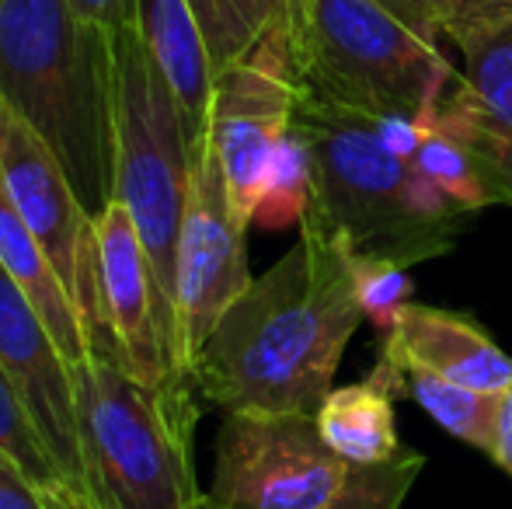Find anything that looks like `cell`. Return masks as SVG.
Masks as SVG:
<instances>
[{"instance_id": "obj_1", "label": "cell", "mask_w": 512, "mask_h": 509, "mask_svg": "<svg viewBox=\"0 0 512 509\" xmlns=\"http://www.w3.org/2000/svg\"><path fill=\"white\" fill-rule=\"evenodd\" d=\"M363 318L352 255L300 224L297 245L255 276L213 328L192 384L223 415H317Z\"/></svg>"}, {"instance_id": "obj_2", "label": "cell", "mask_w": 512, "mask_h": 509, "mask_svg": "<svg viewBox=\"0 0 512 509\" xmlns=\"http://www.w3.org/2000/svg\"><path fill=\"white\" fill-rule=\"evenodd\" d=\"M0 102L53 150L98 224L115 203L112 35L67 0H4Z\"/></svg>"}, {"instance_id": "obj_3", "label": "cell", "mask_w": 512, "mask_h": 509, "mask_svg": "<svg viewBox=\"0 0 512 509\" xmlns=\"http://www.w3.org/2000/svg\"><path fill=\"white\" fill-rule=\"evenodd\" d=\"M293 126L304 136L314 175L304 224L324 231L352 258L401 269L457 248L471 213L453 206L408 157L394 154L377 119L297 91Z\"/></svg>"}, {"instance_id": "obj_4", "label": "cell", "mask_w": 512, "mask_h": 509, "mask_svg": "<svg viewBox=\"0 0 512 509\" xmlns=\"http://www.w3.org/2000/svg\"><path fill=\"white\" fill-rule=\"evenodd\" d=\"M70 370L95 509H206L192 461L196 384L147 387L115 349H91Z\"/></svg>"}, {"instance_id": "obj_5", "label": "cell", "mask_w": 512, "mask_h": 509, "mask_svg": "<svg viewBox=\"0 0 512 509\" xmlns=\"http://www.w3.org/2000/svg\"><path fill=\"white\" fill-rule=\"evenodd\" d=\"M300 95L366 119H425L460 81L436 42L377 0H290L276 21Z\"/></svg>"}, {"instance_id": "obj_6", "label": "cell", "mask_w": 512, "mask_h": 509, "mask_svg": "<svg viewBox=\"0 0 512 509\" xmlns=\"http://www.w3.org/2000/svg\"><path fill=\"white\" fill-rule=\"evenodd\" d=\"M115 60V203L133 217L164 297L175 307V258L196 147L171 84L136 28L112 32Z\"/></svg>"}, {"instance_id": "obj_7", "label": "cell", "mask_w": 512, "mask_h": 509, "mask_svg": "<svg viewBox=\"0 0 512 509\" xmlns=\"http://www.w3.org/2000/svg\"><path fill=\"white\" fill-rule=\"evenodd\" d=\"M345 475L317 415L227 412L206 509H328Z\"/></svg>"}, {"instance_id": "obj_8", "label": "cell", "mask_w": 512, "mask_h": 509, "mask_svg": "<svg viewBox=\"0 0 512 509\" xmlns=\"http://www.w3.org/2000/svg\"><path fill=\"white\" fill-rule=\"evenodd\" d=\"M0 185L21 213L49 262L56 265L77 314L84 321L88 349H115L108 328L102 262H98V224L77 199L63 164L39 136L0 102Z\"/></svg>"}, {"instance_id": "obj_9", "label": "cell", "mask_w": 512, "mask_h": 509, "mask_svg": "<svg viewBox=\"0 0 512 509\" xmlns=\"http://www.w3.org/2000/svg\"><path fill=\"white\" fill-rule=\"evenodd\" d=\"M248 227L251 224L230 203L213 140H206L192 171L175 258L178 356L189 377L199 349L206 346L220 318L255 283L248 269Z\"/></svg>"}, {"instance_id": "obj_10", "label": "cell", "mask_w": 512, "mask_h": 509, "mask_svg": "<svg viewBox=\"0 0 512 509\" xmlns=\"http://www.w3.org/2000/svg\"><path fill=\"white\" fill-rule=\"evenodd\" d=\"M297 112V84L286 67L283 35L272 25L255 49L213 81L209 140L227 178L230 203L255 224L262 185L279 140L290 133Z\"/></svg>"}, {"instance_id": "obj_11", "label": "cell", "mask_w": 512, "mask_h": 509, "mask_svg": "<svg viewBox=\"0 0 512 509\" xmlns=\"http://www.w3.org/2000/svg\"><path fill=\"white\" fill-rule=\"evenodd\" d=\"M98 262L108 328L136 381L147 387L192 384L178 356L175 307L164 297L140 231L122 203H112L98 217Z\"/></svg>"}, {"instance_id": "obj_12", "label": "cell", "mask_w": 512, "mask_h": 509, "mask_svg": "<svg viewBox=\"0 0 512 509\" xmlns=\"http://www.w3.org/2000/svg\"><path fill=\"white\" fill-rule=\"evenodd\" d=\"M0 370L11 377L18 398L25 401L35 429L46 440L56 468L70 489L91 503L88 468H84L81 422H77L74 370L60 353L53 332L35 311L32 300L0 265Z\"/></svg>"}, {"instance_id": "obj_13", "label": "cell", "mask_w": 512, "mask_h": 509, "mask_svg": "<svg viewBox=\"0 0 512 509\" xmlns=\"http://www.w3.org/2000/svg\"><path fill=\"white\" fill-rule=\"evenodd\" d=\"M380 363L425 370L485 394H506L512 387V356L502 353L474 318L443 307L408 304L391 335H384Z\"/></svg>"}, {"instance_id": "obj_14", "label": "cell", "mask_w": 512, "mask_h": 509, "mask_svg": "<svg viewBox=\"0 0 512 509\" xmlns=\"http://www.w3.org/2000/svg\"><path fill=\"white\" fill-rule=\"evenodd\" d=\"M512 206V21L464 49V74L439 102Z\"/></svg>"}, {"instance_id": "obj_15", "label": "cell", "mask_w": 512, "mask_h": 509, "mask_svg": "<svg viewBox=\"0 0 512 509\" xmlns=\"http://www.w3.org/2000/svg\"><path fill=\"white\" fill-rule=\"evenodd\" d=\"M136 32L175 91L196 147H203L209 140V105H213L216 77L196 14L185 0H140Z\"/></svg>"}, {"instance_id": "obj_16", "label": "cell", "mask_w": 512, "mask_h": 509, "mask_svg": "<svg viewBox=\"0 0 512 509\" xmlns=\"http://www.w3.org/2000/svg\"><path fill=\"white\" fill-rule=\"evenodd\" d=\"M0 265L21 286V293L32 300L35 311L42 314V321L49 325V332H53L56 346L67 356L70 367L88 360L91 349L77 304L70 300L67 286H63L56 265L49 262L46 248L39 245L32 227L21 220V213L7 199L4 185H0Z\"/></svg>"}, {"instance_id": "obj_17", "label": "cell", "mask_w": 512, "mask_h": 509, "mask_svg": "<svg viewBox=\"0 0 512 509\" xmlns=\"http://www.w3.org/2000/svg\"><path fill=\"white\" fill-rule=\"evenodd\" d=\"M394 394L398 384L384 367L370 377L335 387L317 412V429L324 443L345 464H384L401 454L398 426H394Z\"/></svg>"}, {"instance_id": "obj_18", "label": "cell", "mask_w": 512, "mask_h": 509, "mask_svg": "<svg viewBox=\"0 0 512 509\" xmlns=\"http://www.w3.org/2000/svg\"><path fill=\"white\" fill-rule=\"evenodd\" d=\"M408 161L464 213L502 206V196L495 189L492 175L485 171V164H481V157L474 154V147L446 119L439 105L415 123V150H411Z\"/></svg>"}, {"instance_id": "obj_19", "label": "cell", "mask_w": 512, "mask_h": 509, "mask_svg": "<svg viewBox=\"0 0 512 509\" xmlns=\"http://www.w3.org/2000/svg\"><path fill=\"white\" fill-rule=\"evenodd\" d=\"M398 384V394H411L439 426L450 436L464 440L467 447L485 450L492 457L495 447V422H499V398L502 394H485L474 387H460L453 381H443L425 370H394L380 363Z\"/></svg>"}, {"instance_id": "obj_20", "label": "cell", "mask_w": 512, "mask_h": 509, "mask_svg": "<svg viewBox=\"0 0 512 509\" xmlns=\"http://www.w3.org/2000/svg\"><path fill=\"white\" fill-rule=\"evenodd\" d=\"M206 39L213 77L251 53L262 35L283 18L290 0H185Z\"/></svg>"}, {"instance_id": "obj_21", "label": "cell", "mask_w": 512, "mask_h": 509, "mask_svg": "<svg viewBox=\"0 0 512 509\" xmlns=\"http://www.w3.org/2000/svg\"><path fill=\"white\" fill-rule=\"evenodd\" d=\"M0 457L11 461L42 496H49L60 506H88L70 482L63 478V471L56 468L53 454H49L46 440L35 429L32 415H28L25 401L18 398L11 377L0 370ZM95 509V506H91Z\"/></svg>"}, {"instance_id": "obj_22", "label": "cell", "mask_w": 512, "mask_h": 509, "mask_svg": "<svg viewBox=\"0 0 512 509\" xmlns=\"http://www.w3.org/2000/svg\"><path fill=\"white\" fill-rule=\"evenodd\" d=\"M310 150L300 136L297 126L279 140L276 154H272L269 175L262 185V199H258L255 220L262 227H286V224H304L307 206H310Z\"/></svg>"}, {"instance_id": "obj_23", "label": "cell", "mask_w": 512, "mask_h": 509, "mask_svg": "<svg viewBox=\"0 0 512 509\" xmlns=\"http://www.w3.org/2000/svg\"><path fill=\"white\" fill-rule=\"evenodd\" d=\"M422 471L425 457L418 450H401L384 464H349V475L328 509H401Z\"/></svg>"}, {"instance_id": "obj_24", "label": "cell", "mask_w": 512, "mask_h": 509, "mask_svg": "<svg viewBox=\"0 0 512 509\" xmlns=\"http://www.w3.org/2000/svg\"><path fill=\"white\" fill-rule=\"evenodd\" d=\"M356 265V286L363 314L377 325L380 335H391L401 311L411 304V276L394 262H373V258H352Z\"/></svg>"}, {"instance_id": "obj_25", "label": "cell", "mask_w": 512, "mask_h": 509, "mask_svg": "<svg viewBox=\"0 0 512 509\" xmlns=\"http://www.w3.org/2000/svg\"><path fill=\"white\" fill-rule=\"evenodd\" d=\"M512 21V0H446V21L443 39L464 53L471 42L485 39L488 32L509 25Z\"/></svg>"}, {"instance_id": "obj_26", "label": "cell", "mask_w": 512, "mask_h": 509, "mask_svg": "<svg viewBox=\"0 0 512 509\" xmlns=\"http://www.w3.org/2000/svg\"><path fill=\"white\" fill-rule=\"evenodd\" d=\"M384 4L394 18H401L411 32L422 39L439 42L443 39V21H446V0H377Z\"/></svg>"}, {"instance_id": "obj_27", "label": "cell", "mask_w": 512, "mask_h": 509, "mask_svg": "<svg viewBox=\"0 0 512 509\" xmlns=\"http://www.w3.org/2000/svg\"><path fill=\"white\" fill-rule=\"evenodd\" d=\"M0 509H91V506H60L42 496L11 461L0 457Z\"/></svg>"}, {"instance_id": "obj_28", "label": "cell", "mask_w": 512, "mask_h": 509, "mask_svg": "<svg viewBox=\"0 0 512 509\" xmlns=\"http://www.w3.org/2000/svg\"><path fill=\"white\" fill-rule=\"evenodd\" d=\"M67 4L77 18L98 25L108 35L136 28V11H140V0H67Z\"/></svg>"}, {"instance_id": "obj_29", "label": "cell", "mask_w": 512, "mask_h": 509, "mask_svg": "<svg viewBox=\"0 0 512 509\" xmlns=\"http://www.w3.org/2000/svg\"><path fill=\"white\" fill-rule=\"evenodd\" d=\"M492 461L512 478V387L499 398V422H495Z\"/></svg>"}, {"instance_id": "obj_30", "label": "cell", "mask_w": 512, "mask_h": 509, "mask_svg": "<svg viewBox=\"0 0 512 509\" xmlns=\"http://www.w3.org/2000/svg\"><path fill=\"white\" fill-rule=\"evenodd\" d=\"M0 4H4V0H0Z\"/></svg>"}]
</instances>
